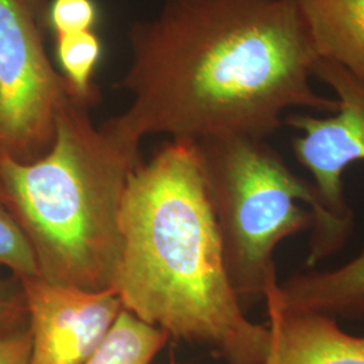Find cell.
<instances>
[{
  "instance_id": "cell-1",
  "label": "cell",
  "mask_w": 364,
  "mask_h": 364,
  "mask_svg": "<svg viewBox=\"0 0 364 364\" xmlns=\"http://www.w3.org/2000/svg\"><path fill=\"white\" fill-rule=\"evenodd\" d=\"M119 123L144 139H266L289 108L338 111L313 91L318 60L296 0H162L129 28Z\"/></svg>"
},
{
  "instance_id": "cell-2",
  "label": "cell",
  "mask_w": 364,
  "mask_h": 364,
  "mask_svg": "<svg viewBox=\"0 0 364 364\" xmlns=\"http://www.w3.org/2000/svg\"><path fill=\"white\" fill-rule=\"evenodd\" d=\"M114 291L124 311L227 364H264L269 326L250 321L230 282L198 144L171 139L131 174Z\"/></svg>"
},
{
  "instance_id": "cell-3",
  "label": "cell",
  "mask_w": 364,
  "mask_h": 364,
  "mask_svg": "<svg viewBox=\"0 0 364 364\" xmlns=\"http://www.w3.org/2000/svg\"><path fill=\"white\" fill-rule=\"evenodd\" d=\"M96 103L68 92L46 154L28 164L0 154V203L26 236L39 277L103 291L115 285L122 203L142 139L117 117L95 124Z\"/></svg>"
},
{
  "instance_id": "cell-4",
  "label": "cell",
  "mask_w": 364,
  "mask_h": 364,
  "mask_svg": "<svg viewBox=\"0 0 364 364\" xmlns=\"http://www.w3.org/2000/svg\"><path fill=\"white\" fill-rule=\"evenodd\" d=\"M197 144L227 274L245 309L264 299L277 277L274 251L287 237L314 224L308 266L344 245L352 227L264 139L230 135Z\"/></svg>"
},
{
  "instance_id": "cell-5",
  "label": "cell",
  "mask_w": 364,
  "mask_h": 364,
  "mask_svg": "<svg viewBox=\"0 0 364 364\" xmlns=\"http://www.w3.org/2000/svg\"><path fill=\"white\" fill-rule=\"evenodd\" d=\"M42 34L18 0H0V154L23 164L49 151L58 107L72 91Z\"/></svg>"
},
{
  "instance_id": "cell-6",
  "label": "cell",
  "mask_w": 364,
  "mask_h": 364,
  "mask_svg": "<svg viewBox=\"0 0 364 364\" xmlns=\"http://www.w3.org/2000/svg\"><path fill=\"white\" fill-rule=\"evenodd\" d=\"M313 76L323 80L338 96L332 117L291 114L284 123L301 131L293 139V153L312 173L317 193L338 220L352 227L353 213L343 189V174L355 162L364 161V84L344 68L317 60Z\"/></svg>"
},
{
  "instance_id": "cell-7",
  "label": "cell",
  "mask_w": 364,
  "mask_h": 364,
  "mask_svg": "<svg viewBox=\"0 0 364 364\" xmlns=\"http://www.w3.org/2000/svg\"><path fill=\"white\" fill-rule=\"evenodd\" d=\"M19 282L33 340L31 364H85L124 309L114 290L90 291L42 277Z\"/></svg>"
},
{
  "instance_id": "cell-8",
  "label": "cell",
  "mask_w": 364,
  "mask_h": 364,
  "mask_svg": "<svg viewBox=\"0 0 364 364\" xmlns=\"http://www.w3.org/2000/svg\"><path fill=\"white\" fill-rule=\"evenodd\" d=\"M274 277L264 299L269 328L281 364H364V335L352 336L335 317L312 312H284L275 296Z\"/></svg>"
},
{
  "instance_id": "cell-9",
  "label": "cell",
  "mask_w": 364,
  "mask_h": 364,
  "mask_svg": "<svg viewBox=\"0 0 364 364\" xmlns=\"http://www.w3.org/2000/svg\"><path fill=\"white\" fill-rule=\"evenodd\" d=\"M275 287V296L284 312H312L329 317L362 314L364 247L338 267L296 274Z\"/></svg>"
},
{
  "instance_id": "cell-10",
  "label": "cell",
  "mask_w": 364,
  "mask_h": 364,
  "mask_svg": "<svg viewBox=\"0 0 364 364\" xmlns=\"http://www.w3.org/2000/svg\"><path fill=\"white\" fill-rule=\"evenodd\" d=\"M320 60L364 84V0H296Z\"/></svg>"
},
{
  "instance_id": "cell-11",
  "label": "cell",
  "mask_w": 364,
  "mask_h": 364,
  "mask_svg": "<svg viewBox=\"0 0 364 364\" xmlns=\"http://www.w3.org/2000/svg\"><path fill=\"white\" fill-rule=\"evenodd\" d=\"M169 340L165 331L123 309L102 346L85 364H151Z\"/></svg>"
},
{
  "instance_id": "cell-12",
  "label": "cell",
  "mask_w": 364,
  "mask_h": 364,
  "mask_svg": "<svg viewBox=\"0 0 364 364\" xmlns=\"http://www.w3.org/2000/svg\"><path fill=\"white\" fill-rule=\"evenodd\" d=\"M54 38L60 73L78 96L99 102L100 93L93 76L103 54V45L97 34L88 30L57 34Z\"/></svg>"
},
{
  "instance_id": "cell-13",
  "label": "cell",
  "mask_w": 364,
  "mask_h": 364,
  "mask_svg": "<svg viewBox=\"0 0 364 364\" xmlns=\"http://www.w3.org/2000/svg\"><path fill=\"white\" fill-rule=\"evenodd\" d=\"M0 264L18 281L39 277L37 260L26 236L11 213L0 203Z\"/></svg>"
},
{
  "instance_id": "cell-14",
  "label": "cell",
  "mask_w": 364,
  "mask_h": 364,
  "mask_svg": "<svg viewBox=\"0 0 364 364\" xmlns=\"http://www.w3.org/2000/svg\"><path fill=\"white\" fill-rule=\"evenodd\" d=\"M96 22L95 0H49L45 26L54 36L93 30Z\"/></svg>"
},
{
  "instance_id": "cell-15",
  "label": "cell",
  "mask_w": 364,
  "mask_h": 364,
  "mask_svg": "<svg viewBox=\"0 0 364 364\" xmlns=\"http://www.w3.org/2000/svg\"><path fill=\"white\" fill-rule=\"evenodd\" d=\"M33 340L26 321L0 326V364H31Z\"/></svg>"
},
{
  "instance_id": "cell-16",
  "label": "cell",
  "mask_w": 364,
  "mask_h": 364,
  "mask_svg": "<svg viewBox=\"0 0 364 364\" xmlns=\"http://www.w3.org/2000/svg\"><path fill=\"white\" fill-rule=\"evenodd\" d=\"M27 320L26 299L21 282L0 279V326H14Z\"/></svg>"
},
{
  "instance_id": "cell-17",
  "label": "cell",
  "mask_w": 364,
  "mask_h": 364,
  "mask_svg": "<svg viewBox=\"0 0 364 364\" xmlns=\"http://www.w3.org/2000/svg\"><path fill=\"white\" fill-rule=\"evenodd\" d=\"M21 6L26 10L27 13L33 16V19L37 22L42 33L46 30L45 22H46V13L49 0H18Z\"/></svg>"
},
{
  "instance_id": "cell-18",
  "label": "cell",
  "mask_w": 364,
  "mask_h": 364,
  "mask_svg": "<svg viewBox=\"0 0 364 364\" xmlns=\"http://www.w3.org/2000/svg\"><path fill=\"white\" fill-rule=\"evenodd\" d=\"M270 332H272V331H270ZM264 364H281L279 359H278V353H277V348H275L273 335H272V347H270V352H269V356H267L266 363Z\"/></svg>"
},
{
  "instance_id": "cell-19",
  "label": "cell",
  "mask_w": 364,
  "mask_h": 364,
  "mask_svg": "<svg viewBox=\"0 0 364 364\" xmlns=\"http://www.w3.org/2000/svg\"><path fill=\"white\" fill-rule=\"evenodd\" d=\"M170 364H181L180 362H177L176 360V358H174V355H171V358H170Z\"/></svg>"
}]
</instances>
